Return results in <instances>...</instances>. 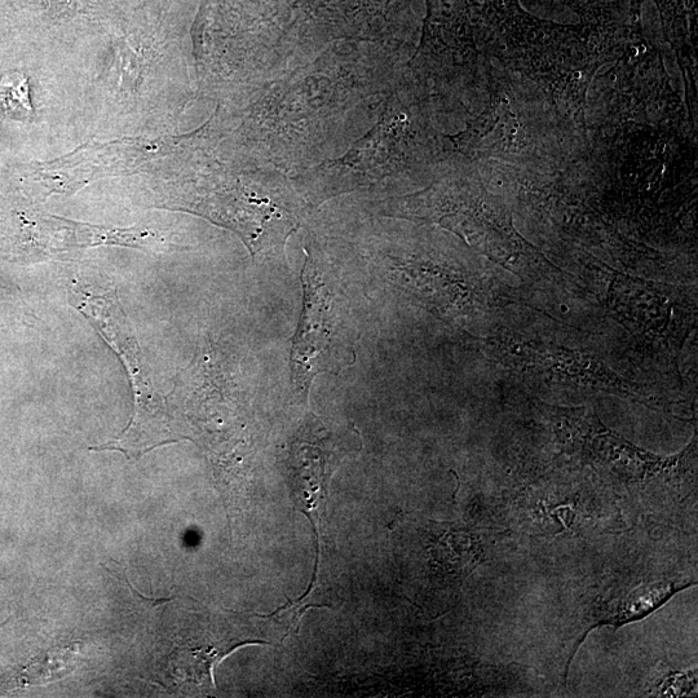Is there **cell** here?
I'll use <instances>...</instances> for the list:
<instances>
[{
  "instance_id": "6da1fadb",
  "label": "cell",
  "mask_w": 698,
  "mask_h": 698,
  "mask_svg": "<svg viewBox=\"0 0 698 698\" xmlns=\"http://www.w3.org/2000/svg\"><path fill=\"white\" fill-rule=\"evenodd\" d=\"M388 83L378 53H333L285 70L256 103L264 162L284 174L312 169L326 138L360 108L381 104Z\"/></svg>"
},
{
  "instance_id": "7a4b0ae2",
  "label": "cell",
  "mask_w": 698,
  "mask_h": 698,
  "mask_svg": "<svg viewBox=\"0 0 698 698\" xmlns=\"http://www.w3.org/2000/svg\"><path fill=\"white\" fill-rule=\"evenodd\" d=\"M192 203L212 222L240 234L253 255L284 253L287 240L312 207L294 181L271 166L241 175L211 176Z\"/></svg>"
},
{
  "instance_id": "3957f363",
  "label": "cell",
  "mask_w": 698,
  "mask_h": 698,
  "mask_svg": "<svg viewBox=\"0 0 698 698\" xmlns=\"http://www.w3.org/2000/svg\"><path fill=\"white\" fill-rule=\"evenodd\" d=\"M72 304L94 325L110 348L117 353L130 378L135 408L131 422L117 440L91 448L92 452L117 450L128 461H138L159 446L179 443L172 437L166 402L153 384L143 351L131 322L119 302L116 290L95 293L82 285L72 289Z\"/></svg>"
},
{
  "instance_id": "277c9868",
  "label": "cell",
  "mask_w": 698,
  "mask_h": 698,
  "mask_svg": "<svg viewBox=\"0 0 698 698\" xmlns=\"http://www.w3.org/2000/svg\"><path fill=\"white\" fill-rule=\"evenodd\" d=\"M485 355L528 383L585 392H604L647 406H665L652 390L629 381L590 352L528 339L516 333L477 338Z\"/></svg>"
},
{
  "instance_id": "5b68a950",
  "label": "cell",
  "mask_w": 698,
  "mask_h": 698,
  "mask_svg": "<svg viewBox=\"0 0 698 698\" xmlns=\"http://www.w3.org/2000/svg\"><path fill=\"white\" fill-rule=\"evenodd\" d=\"M302 271L303 312L291 351L295 390L308 396L313 379L351 366L348 312L328 273L306 249Z\"/></svg>"
},
{
  "instance_id": "8992f818",
  "label": "cell",
  "mask_w": 698,
  "mask_h": 698,
  "mask_svg": "<svg viewBox=\"0 0 698 698\" xmlns=\"http://www.w3.org/2000/svg\"><path fill=\"white\" fill-rule=\"evenodd\" d=\"M605 303L640 342L678 359L696 321V303L674 286L607 272Z\"/></svg>"
},
{
  "instance_id": "52a82bcc",
  "label": "cell",
  "mask_w": 698,
  "mask_h": 698,
  "mask_svg": "<svg viewBox=\"0 0 698 698\" xmlns=\"http://www.w3.org/2000/svg\"><path fill=\"white\" fill-rule=\"evenodd\" d=\"M312 419L291 445L289 468L298 505L320 524L326 512L331 476L347 450L342 452L338 435L326 431L313 415Z\"/></svg>"
},
{
  "instance_id": "ba28073f",
  "label": "cell",
  "mask_w": 698,
  "mask_h": 698,
  "mask_svg": "<svg viewBox=\"0 0 698 698\" xmlns=\"http://www.w3.org/2000/svg\"><path fill=\"white\" fill-rule=\"evenodd\" d=\"M432 554L446 572L465 574L475 565L476 543L465 530L449 528L435 542Z\"/></svg>"
},
{
  "instance_id": "9c48e42d",
  "label": "cell",
  "mask_w": 698,
  "mask_h": 698,
  "mask_svg": "<svg viewBox=\"0 0 698 698\" xmlns=\"http://www.w3.org/2000/svg\"><path fill=\"white\" fill-rule=\"evenodd\" d=\"M675 591L677 590H675L674 583H658V585L640 587L621 603L620 608L614 614V620L622 622L646 616L653 609L660 607L665 599H669Z\"/></svg>"
},
{
  "instance_id": "30bf717a",
  "label": "cell",
  "mask_w": 698,
  "mask_h": 698,
  "mask_svg": "<svg viewBox=\"0 0 698 698\" xmlns=\"http://www.w3.org/2000/svg\"><path fill=\"white\" fill-rule=\"evenodd\" d=\"M0 104L13 116H26L32 112L28 82L24 75L19 73L4 75L0 81Z\"/></svg>"
}]
</instances>
